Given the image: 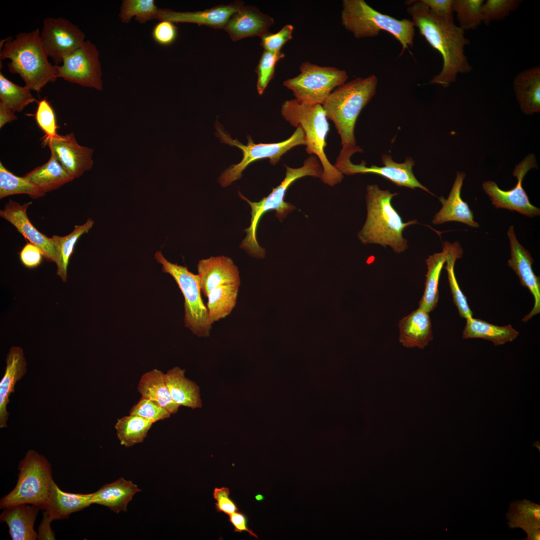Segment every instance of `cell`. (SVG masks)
<instances>
[{
  "instance_id": "cell-1",
  "label": "cell",
  "mask_w": 540,
  "mask_h": 540,
  "mask_svg": "<svg viewBox=\"0 0 540 540\" xmlns=\"http://www.w3.org/2000/svg\"><path fill=\"white\" fill-rule=\"evenodd\" d=\"M406 9L414 27L430 45L442 58L440 72L430 81V84L444 88L454 82L459 74H466L472 69L464 54V46L470 42L464 31L454 20L440 18L434 14L421 0H413Z\"/></svg>"
},
{
  "instance_id": "cell-2",
  "label": "cell",
  "mask_w": 540,
  "mask_h": 540,
  "mask_svg": "<svg viewBox=\"0 0 540 540\" xmlns=\"http://www.w3.org/2000/svg\"><path fill=\"white\" fill-rule=\"evenodd\" d=\"M378 84L374 74L356 78L336 88L322 105L340 137L342 148L336 162L350 160L354 154L362 152L356 145L355 124L362 110L375 95Z\"/></svg>"
},
{
  "instance_id": "cell-3",
  "label": "cell",
  "mask_w": 540,
  "mask_h": 540,
  "mask_svg": "<svg viewBox=\"0 0 540 540\" xmlns=\"http://www.w3.org/2000/svg\"><path fill=\"white\" fill-rule=\"evenodd\" d=\"M48 57L40 42L39 28L6 40L0 50V60H10L8 64L9 72L19 74L25 85L37 93L58 78L55 66Z\"/></svg>"
},
{
  "instance_id": "cell-4",
  "label": "cell",
  "mask_w": 540,
  "mask_h": 540,
  "mask_svg": "<svg viewBox=\"0 0 540 540\" xmlns=\"http://www.w3.org/2000/svg\"><path fill=\"white\" fill-rule=\"evenodd\" d=\"M366 190L367 218L358 234L359 240L364 244L390 246L398 254L404 252L408 244L402 236V231L406 226L416 224L417 220L402 222L391 204L392 198L398 193L380 190L376 184L368 186Z\"/></svg>"
},
{
  "instance_id": "cell-5",
  "label": "cell",
  "mask_w": 540,
  "mask_h": 540,
  "mask_svg": "<svg viewBox=\"0 0 540 540\" xmlns=\"http://www.w3.org/2000/svg\"><path fill=\"white\" fill-rule=\"evenodd\" d=\"M318 158L312 155L306 158L302 166L292 168L284 165L286 176L280 184L272 189L266 196L258 202H252L238 192L240 197L246 201L250 206L251 219L250 226L244 231L246 236L242 242L240 248L244 250L250 256L258 258H262L265 250L259 245L256 238V231L262 216L266 212L274 210L276 215L280 222L288 214L296 207L284 200L285 194L289 186L296 180L306 176H312L322 178L323 170Z\"/></svg>"
},
{
  "instance_id": "cell-6",
  "label": "cell",
  "mask_w": 540,
  "mask_h": 540,
  "mask_svg": "<svg viewBox=\"0 0 540 540\" xmlns=\"http://www.w3.org/2000/svg\"><path fill=\"white\" fill-rule=\"evenodd\" d=\"M281 113L291 125L302 128L306 152L318 158L323 170L321 178L323 182L332 186L340 182L343 174L330 164L324 152L329 124L322 106L306 104L294 98L283 102Z\"/></svg>"
},
{
  "instance_id": "cell-7",
  "label": "cell",
  "mask_w": 540,
  "mask_h": 540,
  "mask_svg": "<svg viewBox=\"0 0 540 540\" xmlns=\"http://www.w3.org/2000/svg\"><path fill=\"white\" fill-rule=\"evenodd\" d=\"M341 20L343 26L356 38L376 37L382 30L389 32L402 46L400 56L413 46L415 29L411 20H400L382 14L364 0H344Z\"/></svg>"
},
{
  "instance_id": "cell-8",
  "label": "cell",
  "mask_w": 540,
  "mask_h": 540,
  "mask_svg": "<svg viewBox=\"0 0 540 540\" xmlns=\"http://www.w3.org/2000/svg\"><path fill=\"white\" fill-rule=\"evenodd\" d=\"M14 488L1 498L0 508L29 504L44 510L53 480L50 464L42 455L29 450L20 462Z\"/></svg>"
},
{
  "instance_id": "cell-9",
  "label": "cell",
  "mask_w": 540,
  "mask_h": 540,
  "mask_svg": "<svg viewBox=\"0 0 540 540\" xmlns=\"http://www.w3.org/2000/svg\"><path fill=\"white\" fill-rule=\"evenodd\" d=\"M216 136L222 142L240 148L243 158L241 162L232 164L220 174L218 182L222 187H226L234 181L240 179L242 172L250 164L264 158H269L272 164H276L282 156L291 148L300 145H306L304 132L300 126L288 139L276 143L254 144L250 136H247L248 144H243L238 139H233L226 132L218 122L216 124Z\"/></svg>"
},
{
  "instance_id": "cell-10",
  "label": "cell",
  "mask_w": 540,
  "mask_h": 540,
  "mask_svg": "<svg viewBox=\"0 0 540 540\" xmlns=\"http://www.w3.org/2000/svg\"><path fill=\"white\" fill-rule=\"evenodd\" d=\"M162 272L170 274L177 283L184 300V325L199 337L210 336L212 326L208 320L206 306L201 296L199 277L186 266L168 261L160 251L154 254Z\"/></svg>"
},
{
  "instance_id": "cell-11",
  "label": "cell",
  "mask_w": 540,
  "mask_h": 540,
  "mask_svg": "<svg viewBox=\"0 0 540 540\" xmlns=\"http://www.w3.org/2000/svg\"><path fill=\"white\" fill-rule=\"evenodd\" d=\"M296 76L284 82L296 98L304 103L322 105L332 92L345 83L348 76L344 70L334 66L302 62Z\"/></svg>"
},
{
  "instance_id": "cell-12",
  "label": "cell",
  "mask_w": 540,
  "mask_h": 540,
  "mask_svg": "<svg viewBox=\"0 0 540 540\" xmlns=\"http://www.w3.org/2000/svg\"><path fill=\"white\" fill-rule=\"evenodd\" d=\"M58 78L81 86L102 90V76L99 52L90 40L66 56L60 65H54Z\"/></svg>"
},
{
  "instance_id": "cell-13",
  "label": "cell",
  "mask_w": 540,
  "mask_h": 540,
  "mask_svg": "<svg viewBox=\"0 0 540 540\" xmlns=\"http://www.w3.org/2000/svg\"><path fill=\"white\" fill-rule=\"evenodd\" d=\"M535 156L530 154L518 164L513 172L518 182L516 186L508 190H501L492 180H487L482 184V188L490 196L492 204L496 208H502L516 211L529 217L538 216L540 209L533 206L524 190L522 184L526 173L532 168H538Z\"/></svg>"
},
{
  "instance_id": "cell-14",
  "label": "cell",
  "mask_w": 540,
  "mask_h": 540,
  "mask_svg": "<svg viewBox=\"0 0 540 540\" xmlns=\"http://www.w3.org/2000/svg\"><path fill=\"white\" fill-rule=\"evenodd\" d=\"M84 32L75 24L64 18H46L40 31L41 44L55 65L80 47L85 41Z\"/></svg>"
},
{
  "instance_id": "cell-15",
  "label": "cell",
  "mask_w": 540,
  "mask_h": 540,
  "mask_svg": "<svg viewBox=\"0 0 540 540\" xmlns=\"http://www.w3.org/2000/svg\"><path fill=\"white\" fill-rule=\"evenodd\" d=\"M382 166H366L365 162L356 164L350 160L334 166L342 174L352 175L356 174H374L390 180L396 186L410 188H421L430 194L429 190L421 184L415 177L412 168L415 164L413 158H407L403 162H394L390 155L384 154L382 156Z\"/></svg>"
},
{
  "instance_id": "cell-16",
  "label": "cell",
  "mask_w": 540,
  "mask_h": 540,
  "mask_svg": "<svg viewBox=\"0 0 540 540\" xmlns=\"http://www.w3.org/2000/svg\"><path fill=\"white\" fill-rule=\"evenodd\" d=\"M47 145L64 168L74 178H78L91 169L93 149L80 145L74 134L58 135L42 142Z\"/></svg>"
},
{
  "instance_id": "cell-17",
  "label": "cell",
  "mask_w": 540,
  "mask_h": 540,
  "mask_svg": "<svg viewBox=\"0 0 540 540\" xmlns=\"http://www.w3.org/2000/svg\"><path fill=\"white\" fill-rule=\"evenodd\" d=\"M507 234L510 248L508 265L515 272L521 284L529 290L534 300L532 309L522 320L526 322L540 312V276L535 275L532 268L534 259L530 252L518 242L513 226H510Z\"/></svg>"
},
{
  "instance_id": "cell-18",
  "label": "cell",
  "mask_w": 540,
  "mask_h": 540,
  "mask_svg": "<svg viewBox=\"0 0 540 540\" xmlns=\"http://www.w3.org/2000/svg\"><path fill=\"white\" fill-rule=\"evenodd\" d=\"M32 204L29 202L20 204L10 199L0 210V216L12 224L26 239L38 247L46 260L54 262L55 250L52 238L39 232L27 215V210Z\"/></svg>"
},
{
  "instance_id": "cell-19",
  "label": "cell",
  "mask_w": 540,
  "mask_h": 540,
  "mask_svg": "<svg viewBox=\"0 0 540 540\" xmlns=\"http://www.w3.org/2000/svg\"><path fill=\"white\" fill-rule=\"evenodd\" d=\"M198 276L202 292L206 297L218 286L240 284V272L232 260L226 256H210L198 264Z\"/></svg>"
},
{
  "instance_id": "cell-20",
  "label": "cell",
  "mask_w": 540,
  "mask_h": 540,
  "mask_svg": "<svg viewBox=\"0 0 540 540\" xmlns=\"http://www.w3.org/2000/svg\"><path fill=\"white\" fill-rule=\"evenodd\" d=\"M244 6L242 1L228 4H220L210 9L194 12H176L159 10L158 19L172 22H190L205 25L214 28H224L230 18Z\"/></svg>"
},
{
  "instance_id": "cell-21",
  "label": "cell",
  "mask_w": 540,
  "mask_h": 540,
  "mask_svg": "<svg viewBox=\"0 0 540 540\" xmlns=\"http://www.w3.org/2000/svg\"><path fill=\"white\" fill-rule=\"evenodd\" d=\"M274 23V19L261 12L256 6H243L229 19L224 28L234 41L258 36L262 37L269 32Z\"/></svg>"
},
{
  "instance_id": "cell-22",
  "label": "cell",
  "mask_w": 540,
  "mask_h": 540,
  "mask_svg": "<svg viewBox=\"0 0 540 540\" xmlns=\"http://www.w3.org/2000/svg\"><path fill=\"white\" fill-rule=\"evenodd\" d=\"M465 176L464 172H457L456 178L448 198L446 199L442 196L438 198L442 208L434 216L432 220L433 224H440L447 222L456 221L472 228L479 227L478 224L474 220L472 210L460 196Z\"/></svg>"
},
{
  "instance_id": "cell-23",
  "label": "cell",
  "mask_w": 540,
  "mask_h": 540,
  "mask_svg": "<svg viewBox=\"0 0 540 540\" xmlns=\"http://www.w3.org/2000/svg\"><path fill=\"white\" fill-rule=\"evenodd\" d=\"M26 367L22 349L19 346H12L7 355L5 372L0 382V428L6 427L9 415L6 406L10 402L9 398L14 392L16 382L26 374Z\"/></svg>"
},
{
  "instance_id": "cell-24",
  "label": "cell",
  "mask_w": 540,
  "mask_h": 540,
  "mask_svg": "<svg viewBox=\"0 0 540 540\" xmlns=\"http://www.w3.org/2000/svg\"><path fill=\"white\" fill-rule=\"evenodd\" d=\"M398 326L399 341L406 348L422 349L433 340L429 313L420 308L401 319Z\"/></svg>"
},
{
  "instance_id": "cell-25",
  "label": "cell",
  "mask_w": 540,
  "mask_h": 540,
  "mask_svg": "<svg viewBox=\"0 0 540 540\" xmlns=\"http://www.w3.org/2000/svg\"><path fill=\"white\" fill-rule=\"evenodd\" d=\"M40 509L29 504L6 507L0 514V522L6 524L12 540H36L38 532L34 524Z\"/></svg>"
},
{
  "instance_id": "cell-26",
  "label": "cell",
  "mask_w": 540,
  "mask_h": 540,
  "mask_svg": "<svg viewBox=\"0 0 540 540\" xmlns=\"http://www.w3.org/2000/svg\"><path fill=\"white\" fill-rule=\"evenodd\" d=\"M92 504V493L82 494L63 492L53 480L44 512L53 520H63Z\"/></svg>"
},
{
  "instance_id": "cell-27",
  "label": "cell",
  "mask_w": 540,
  "mask_h": 540,
  "mask_svg": "<svg viewBox=\"0 0 540 540\" xmlns=\"http://www.w3.org/2000/svg\"><path fill=\"white\" fill-rule=\"evenodd\" d=\"M514 89L522 111L531 115L540 112V66H532L518 73Z\"/></svg>"
},
{
  "instance_id": "cell-28",
  "label": "cell",
  "mask_w": 540,
  "mask_h": 540,
  "mask_svg": "<svg viewBox=\"0 0 540 540\" xmlns=\"http://www.w3.org/2000/svg\"><path fill=\"white\" fill-rule=\"evenodd\" d=\"M140 491L136 484L120 478L92 493V504L106 506L116 513L126 512L129 502Z\"/></svg>"
},
{
  "instance_id": "cell-29",
  "label": "cell",
  "mask_w": 540,
  "mask_h": 540,
  "mask_svg": "<svg viewBox=\"0 0 540 540\" xmlns=\"http://www.w3.org/2000/svg\"><path fill=\"white\" fill-rule=\"evenodd\" d=\"M509 527L520 528L527 534L525 540H540V506L523 500L510 503L506 514Z\"/></svg>"
},
{
  "instance_id": "cell-30",
  "label": "cell",
  "mask_w": 540,
  "mask_h": 540,
  "mask_svg": "<svg viewBox=\"0 0 540 540\" xmlns=\"http://www.w3.org/2000/svg\"><path fill=\"white\" fill-rule=\"evenodd\" d=\"M185 370L178 366L168 370L166 375V382L170 396L178 406L192 409L202 406L198 386L186 378Z\"/></svg>"
},
{
  "instance_id": "cell-31",
  "label": "cell",
  "mask_w": 540,
  "mask_h": 540,
  "mask_svg": "<svg viewBox=\"0 0 540 540\" xmlns=\"http://www.w3.org/2000/svg\"><path fill=\"white\" fill-rule=\"evenodd\" d=\"M24 176L45 193L58 189L74 180L52 152L50 158L46 163L36 167Z\"/></svg>"
},
{
  "instance_id": "cell-32",
  "label": "cell",
  "mask_w": 540,
  "mask_h": 540,
  "mask_svg": "<svg viewBox=\"0 0 540 540\" xmlns=\"http://www.w3.org/2000/svg\"><path fill=\"white\" fill-rule=\"evenodd\" d=\"M142 396L152 400L166 408L171 414H176L180 407L172 400L166 382V375L154 369L144 374L138 384Z\"/></svg>"
},
{
  "instance_id": "cell-33",
  "label": "cell",
  "mask_w": 540,
  "mask_h": 540,
  "mask_svg": "<svg viewBox=\"0 0 540 540\" xmlns=\"http://www.w3.org/2000/svg\"><path fill=\"white\" fill-rule=\"evenodd\" d=\"M94 224V221L88 218L82 224L76 225L73 230L66 236L54 235L51 237L55 250L56 274L62 281L66 282L69 260L76 242L82 235L88 233Z\"/></svg>"
},
{
  "instance_id": "cell-34",
  "label": "cell",
  "mask_w": 540,
  "mask_h": 540,
  "mask_svg": "<svg viewBox=\"0 0 540 540\" xmlns=\"http://www.w3.org/2000/svg\"><path fill=\"white\" fill-rule=\"evenodd\" d=\"M518 334V332L510 324L500 326L472 317L466 319L462 336L463 339L480 338L498 346L512 342Z\"/></svg>"
},
{
  "instance_id": "cell-35",
  "label": "cell",
  "mask_w": 540,
  "mask_h": 540,
  "mask_svg": "<svg viewBox=\"0 0 540 540\" xmlns=\"http://www.w3.org/2000/svg\"><path fill=\"white\" fill-rule=\"evenodd\" d=\"M447 248L444 244L442 252L430 256L426 260L428 272L424 294L419 302V307L430 313L437 306L438 298V284L442 270L446 259Z\"/></svg>"
},
{
  "instance_id": "cell-36",
  "label": "cell",
  "mask_w": 540,
  "mask_h": 540,
  "mask_svg": "<svg viewBox=\"0 0 540 540\" xmlns=\"http://www.w3.org/2000/svg\"><path fill=\"white\" fill-rule=\"evenodd\" d=\"M240 285L218 286L207 295L206 308L210 325L228 316L236 306Z\"/></svg>"
},
{
  "instance_id": "cell-37",
  "label": "cell",
  "mask_w": 540,
  "mask_h": 540,
  "mask_svg": "<svg viewBox=\"0 0 540 540\" xmlns=\"http://www.w3.org/2000/svg\"><path fill=\"white\" fill-rule=\"evenodd\" d=\"M444 244L447 248L446 266L444 268L448 272V280L453 300L460 316L466 320L472 317V312L468 306L466 296L460 289L454 270L455 262L457 259L462 257L463 250L458 242L454 243L446 242Z\"/></svg>"
},
{
  "instance_id": "cell-38",
  "label": "cell",
  "mask_w": 540,
  "mask_h": 540,
  "mask_svg": "<svg viewBox=\"0 0 540 540\" xmlns=\"http://www.w3.org/2000/svg\"><path fill=\"white\" fill-rule=\"evenodd\" d=\"M153 424L139 416L130 414L118 418L114 428L120 444L128 448L142 442Z\"/></svg>"
},
{
  "instance_id": "cell-39",
  "label": "cell",
  "mask_w": 540,
  "mask_h": 540,
  "mask_svg": "<svg viewBox=\"0 0 540 540\" xmlns=\"http://www.w3.org/2000/svg\"><path fill=\"white\" fill-rule=\"evenodd\" d=\"M18 194H26L36 199L46 194L35 184L24 178L16 176L0 162V198Z\"/></svg>"
},
{
  "instance_id": "cell-40",
  "label": "cell",
  "mask_w": 540,
  "mask_h": 540,
  "mask_svg": "<svg viewBox=\"0 0 540 540\" xmlns=\"http://www.w3.org/2000/svg\"><path fill=\"white\" fill-rule=\"evenodd\" d=\"M0 100L14 112H20L28 104L36 101L26 86L18 85L8 80L0 72Z\"/></svg>"
},
{
  "instance_id": "cell-41",
  "label": "cell",
  "mask_w": 540,
  "mask_h": 540,
  "mask_svg": "<svg viewBox=\"0 0 540 540\" xmlns=\"http://www.w3.org/2000/svg\"><path fill=\"white\" fill-rule=\"evenodd\" d=\"M483 0H454L453 12L456 13L459 27L466 30H474L482 23Z\"/></svg>"
},
{
  "instance_id": "cell-42",
  "label": "cell",
  "mask_w": 540,
  "mask_h": 540,
  "mask_svg": "<svg viewBox=\"0 0 540 540\" xmlns=\"http://www.w3.org/2000/svg\"><path fill=\"white\" fill-rule=\"evenodd\" d=\"M159 10L154 0H125L121 7L120 14L122 22L127 23L135 16L141 23L158 18Z\"/></svg>"
},
{
  "instance_id": "cell-43",
  "label": "cell",
  "mask_w": 540,
  "mask_h": 540,
  "mask_svg": "<svg viewBox=\"0 0 540 540\" xmlns=\"http://www.w3.org/2000/svg\"><path fill=\"white\" fill-rule=\"evenodd\" d=\"M284 57V54L281 51L272 52L264 50L255 70L258 74L256 87L259 94H263L270 82L274 78L276 65Z\"/></svg>"
},
{
  "instance_id": "cell-44",
  "label": "cell",
  "mask_w": 540,
  "mask_h": 540,
  "mask_svg": "<svg viewBox=\"0 0 540 540\" xmlns=\"http://www.w3.org/2000/svg\"><path fill=\"white\" fill-rule=\"evenodd\" d=\"M522 2L520 0H488L483 3L482 8V22L488 25L492 20L505 18L515 10Z\"/></svg>"
},
{
  "instance_id": "cell-45",
  "label": "cell",
  "mask_w": 540,
  "mask_h": 540,
  "mask_svg": "<svg viewBox=\"0 0 540 540\" xmlns=\"http://www.w3.org/2000/svg\"><path fill=\"white\" fill-rule=\"evenodd\" d=\"M35 118L38 126L45 134L42 142L58 135L56 133L58 126L54 110L46 98L38 102Z\"/></svg>"
},
{
  "instance_id": "cell-46",
  "label": "cell",
  "mask_w": 540,
  "mask_h": 540,
  "mask_svg": "<svg viewBox=\"0 0 540 540\" xmlns=\"http://www.w3.org/2000/svg\"><path fill=\"white\" fill-rule=\"evenodd\" d=\"M130 414L139 416L154 423L170 418L171 414L156 402L142 396L131 408Z\"/></svg>"
},
{
  "instance_id": "cell-47",
  "label": "cell",
  "mask_w": 540,
  "mask_h": 540,
  "mask_svg": "<svg viewBox=\"0 0 540 540\" xmlns=\"http://www.w3.org/2000/svg\"><path fill=\"white\" fill-rule=\"evenodd\" d=\"M294 26L288 24L283 26L278 32H270L262 36L260 42L264 50L272 52H280L282 46L292 38Z\"/></svg>"
},
{
  "instance_id": "cell-48",
  "label": "cell",
  "mask_w": 540,
  "mask_h": 540,
  "mask_svg": "<svg viewBox=\"0 0 540 540\" xmlns=\"http://www.w3.org/2000/svg\"><path fill=\"white\" fill-rule=\"evenodd\" d=\"M178 36V28L173 22L162 20L158 22L152 31V36L158 44L167 46L172 44Z\"/></svg>"
},
{
  "instance_id": "cell-49",
  "label": "cell",
  "mask_w": 540,
  "mask_h": 540,
  "mask_svg": "<svg viewBox=\"0 0 540 540\" xmlns=\"http://www.w3.org/2000/svg\"><path fill=\"white\" fill-rule=\"evenodd\" d=\"M230 491L228 488L222 487L216 488L213 492V496L216 500V508L218 512L230 515L238 512V507L235 502L230 498Z\"/></svg>"
},
{
  "instance_id": "cell-50",
  "label": "cell",
  "mask_w": 540,
  "mask_h": 540,
  "mask_svg": "<svg viewBox=\"0 0 540 540\" xmlns=\"http://www.w3.org/2000/svg\"><path fill=\"white\" fill-rule=\"evenodd\" d=\"M43 255L34 244L27 243L20 252V258L22 264L28 268H34L39 266L42 260Z\"/></svg>"
},
{
  "instance_id": "cell-51",
  "label": "cell",
  "mask_w": 540,
  "mask_h": 540,
  "mask_svg": "<svg viewBox=\"0 0 540 540\" xmlns=\"http://www.w3.org/2000/svg\"><path fill=\"white\" fill-rule=\"evenodd\" d=\"M421 1L436 16L444 19L454 20L452 10L454 0H421Z\"/></svg>"
},
{
  "instance_id": "cell-52",
  "label": "cell",
  "mask_w": 540,
  "mask_h": 540,
  "mask_svg": "<svg viewBox=\"0 0 540 540\" xmlns=\"http://www.w3.org/2000/svg\"><path fill=\"white\" fill-rule=\"evenodd\" d=\"M229 521L234 527V532H246L250 536L258 538V536L248 526V518L245 514L240 512H234L229 515Z\"/></svg>"
},
{
  "instance_id": "cell-53",
  "label": "cell",
  "mask_w": 540,
  "mask_h": 540,
  "mask_svg": "<svg viewBox=\"0 0 540 540\" xmlns=\"http://www.w3.org/2000/svg\"><path fill=\"white\" fill-rule=\"evenodd\" d=\"M52 520L44 512L42 519L38 528V540H55L54 533L50 527V524Z\"/></svg>"
},
{
  "instance_id": "cell-54",
  "label": "cell",
  "mask_w": 540,
  "mask_h": 540,
  "mask_svg": "<svg viewBox=\"0 0 540 540\" xmlns=\"http://www.w3.org/2000/svg\"><path fill=\"white\" fill-rule=\"evenodd\" d=\"M14 112L8 106L0 101V128L6 124L17 120Z\"/></svg>"
},
{
  "instance_id": "cell-55",
  "label": "cell",
  "mask_w": 540,
  "mask_h": 540,
  "mask_svg": "<svg viewBox=\"0 0 540 540\" xmlns=\"http://www.w3.org/2000/svg\"><path fill=\"white\" fill-rule=\"evenodd\" d=\"M256 499L258 501H262L264 499V496L261 494H258L256 496Z\"/></svg>"
}]
</instances>
